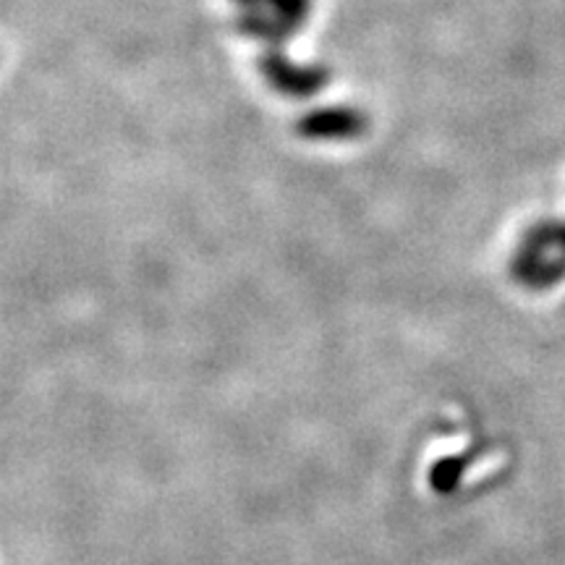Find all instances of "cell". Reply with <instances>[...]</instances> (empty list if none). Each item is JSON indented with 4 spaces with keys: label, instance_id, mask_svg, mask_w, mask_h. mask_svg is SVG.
<instances>
[]
</instances>
